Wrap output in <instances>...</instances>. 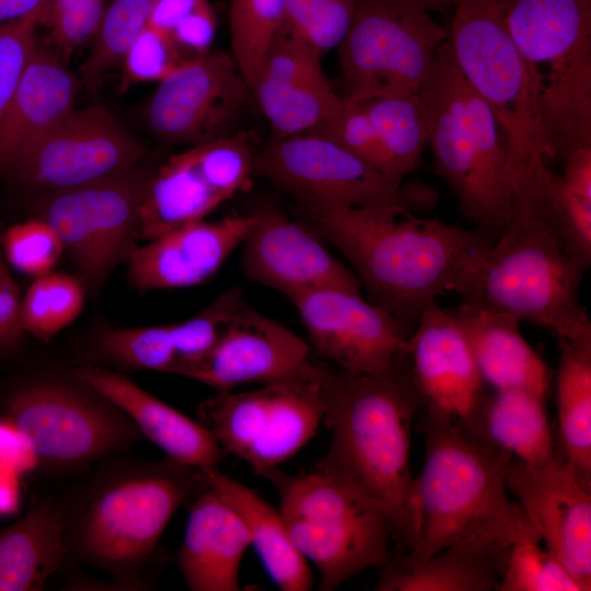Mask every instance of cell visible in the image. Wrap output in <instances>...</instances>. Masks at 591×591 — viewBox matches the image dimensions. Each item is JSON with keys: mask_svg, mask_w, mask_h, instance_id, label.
Returning <instances> with one entry per match:
<instances>
[{"mask_svg": "<svg viewBox=\"0 0 591 591\" xmlns=\"http://www.w3.org/2000/svg\"><path fill=\"white\" fill-rule=\"evenodd\" d=\"M301 204L304 223L341 252L369 301L409 335L424 311L453 291L472 257L494 242L476 228L419 218L401 207Z\"/></svg>", "mask_w": 591, "mask_h": 591, "instance_id": "cell-1", "label": "cell"}, {"mask_svg": "<svg viewBox=\"0 0 591 591\" xmlns=\"http://www.w3.org/2000/svg\"><path fill=\"white\" fill-rule=\"evenodd\" d=\"M540 161L513 185L505 231L468 262L453 291L463 302L531 321L557 339H591V321L579 300L589 268L563 241Z\"/></svg>", "mask_w": 591, "mask_h": 591, "instance_id": "cell-2", "label": "cell"}, {"mask_svg": "<svg viewBox=\"0 0 591 591\" xmlns=\"http://www.w3.org/2000/svg\"><path fill=\"white\" fill-rule=\"evenodd\" d=\"M209 486L201 468L172 457L105 460L62 497L68 558L143 589L144 571L178 508Z\"/></svg>", "mask_w": 591, "mask_h": 591, "instance_id": "cell-3", "label": "cell"}, {"mask_svg": "<svg viewBox=\"0 0 591 591\" xmlns=\"http://www.w3.org/2000/svg\"><path fill=\"white\" fill-rule=\"evenodd\" d=\"M323 386V422L332 439L322 463L389 513L403 554L414 534L410 434L422 406L408 354L379 374L324 361Z\"/></svg>", "mask_w": 591, "mask_h": 591, "instance_id": "cell-4", "label": "cell"}, {"mask_svg": "<svg viewBox=\"0 0 591 591\" xmlns=\"http://www.w3.org/2000/svg\"><path fill=\"white\" fill-rule=\"evenodd\" d=\"M416 417L425 461L413 485V542L389 563L413 567L449 545L475 538L540 543L521 505L507 496L512 454L470 440L453 418L421 408Z\"/></svg>", "mask_w": 591, "mask_h": 591, "instance_id": "cell-5", "label": "cell"}, {"mask_svg": "<svg viewBox=\"0 0 591 591\" xmlns=\"http://www.w3.org/2000/svg\"><path fill=\"white\" fill-rule=\"evenodd\" d=\"M418 97L436 174L453 193L462 216L495 241L511 212L510 160L494 113L457 68L449 38Z\"/></svg>", "mask_w": 591, "mask_h": 591, "instance_id": "cell-6", "label": "cell"}, {"mask_svg": "<svg viewBox=\"0 0 591 591\" xmlns=\"http://www.w3.org/2000/svg\"><path fill=\"white\" fill-rule=\"evenodd\" d=\"M537 86L554 159L591 146V0H494Z\"/></svg>", "mask_w": 591, "mask_h": 591, "instance_id": "cell-7", "label": "cell"}, {"mask_svg": "<svg viewBox=\"0 0 591 591\" xmlns=\"http://www.w3.org/2000/svg\"><path fill=\"white\" fill-rule=\"evenodd\" d=\"M266 476L277 487L289 535L320 575L318 589L332 591L357 573L384 566L394 526L389 513L322 462L312 471Z\"/></svg>", "mask_w": 591, "mask_h": 591, "instance_id": "cell-8", "label": "cell"}, {"mask_svg": "<svg viewBox=\"0 0 591 591\" xmlns=\"http://www.w3.org/2000/svg\"><path fill=\"white\" fill-rule=\"evenodd\" d=\"M1 418L34 453L37 467L76 473L131 450L142 434L114 403L76 376L47 374L14 386Z\"/></svg>", "mask_w": 591, "mask_h": 591, "instance_id": "cell-9", "label": "cell"}, {"mask_svg": "<svg viewBox=\"0 0 591 591\" xmlns=\"http://www.w3.org/2000/svg\"><path fill=\"white\" fill-rule=\"evenodd\" d=\"M453 7L454 61L500 126L514 184L537 162L554 159L537 86L494 0H457Z\"/></svg>", "mask_w": 591, "mask_h": 591, "instance_id": "cell-10", "label": "cell"}, {"mask_svg": "<svg viewBox=\"0 0 591 591\" xmlns=\"http://www.w3.org/2000/svg\"><path fill=\"white\" fill-rule=\"evenodd\" d=\"M324 362L310 357L292 372L260 387L222 391L198 407V421L223 452L266 475L296 455L324 416Z\"/></svg>", "mask_w": 591, "mask_h": 591, "instance_id": "cell-11", "label": "cell"}, {"mask_svg": "<svg viewBox=\"0 0 591 591\" xmlns=\"http://www.w3.org/2000/svg\"><path fill=\"white\" fill-rule=\"evenodd\" d=\"M449 31L410 0H357L337 47L345 99L362 102L418 93Z\"/></svg>", "mask_w": 591, "mask_h": 591, "instance_id": "cell-12", "label": "cell"}, {"mask_svg": "<svg viewBox=\"0 0 591 591\" xmlns=\"http://www.w3.org/2000/svg\"><path fill=\"white\" fill-rule=\"evenodd\" d=\"M254 174L305 202L401 207L415 212L431 209L438 200L437 193L427 185L419 182L395 185L341 146L315 134L275 138L256 151Z\"/></svg>", "mask_w": 591, "mask_h": 591, "instance_id": "cell-13", "label": "cell"}, {"mask_svg": "<svg viewBox=\"0 0 591 591\" xmlns=\"http://www.w3.org/2000/svg\"><path fill=\"white\" fill-rule=\"evenodd\" d=\"M147 172L134 169L89 185L43 194L37 217L56 232L85 289L99 291L137 245Z\"/></svg>", "mask_w": 591, "mask_h": 591, "instance_id": "cell-14", "label": "cell"}, {"mask_svg": "<svg viewBox=\"0 0 591 591\" xmlns=\"http://www.w3.org/2000/svg\"><path fill=\"white\" fill-rule=\"evenodd\" d=\"M256 147L250 132L192 146L147 172L139 205L138 240L204 220L244 190L254 174Z\"/></svg>", "mask_w": 591, "mask_h": 591, "instance_id": "cell-15", "label": "cell"}, {"mask_svg": "<svg viewBox=\"0 0 591 591\" xmlns=\"http://www.w3.org/2000/svg\"><path fill=\"white\" fill-rule=\"evenodd\" d=\"M142 143L101 107L72 108L10 172L40 195L89 185L137 167Z\"/></svg>", "mask_w": 591, "mask_h": 591, "instance_id": "cell-16", "label": "cell"}, {"mask_svg": "<svg viewBox=\"0 0 591 591\" xmlns=\"http://www.w3.org/2000/svg\"><path fill=\"white\" fill-rule=\"evenodd\" d=\"M250 86L232 55L207 51L158 82L146 107L148 128L162 140L192 146L234 130Z\"/></svg>", "mask_w": 591, "mask_h": 591, "instance_id": "cell-17", "label": "cell"}, {"mask_svg": "<svg viewBox=\"0 0 591 591\" xmlns=\"http://www.w3.org/2000/svg\"><path fill=\"white\" fill-rule=\"evenodd\" d=\"M315 352L331 366L379 374L407 352L409 334L360 291L318 288L290 299Z\"/></svg>", "mask_w": 591, "mask_h": 591, "instance_id": "cell-18", "label": "cell"}, {"mask_svg": "<svg viewBox=\"0 0 591 591\" xmlns=\"http://www.w3.org/2000/svg\"><path fill=\"white\" fill-rule=\"evenodd\" d=\"M506 485L541 541L579 583L591 589V489L561 453L541 464L511 457Z\"/></svg>", "mask_w": 591, "mask_h": 591, "instance_id": "cell-19", "label": "cell"}, {"mask_svg": "<svg viewBox=\"0 0 591 591\" xmlns=\"http://www.w3.org/2000/svg\"><path fill=\"white\" fill-rule=\"evenodd\" d=\"M254 217L242 243V269L250 280L289 300L318 288L360 291L354 271L334 257L305 223L275 209L260 210Z\"/></svg>", "mask_w": 591, "mask_h": 591, "instance_id": "cell-20", "label": "cell"}, {"mask_svg": "<svg viewBox=\"0 0 591 591\" xmlns=\"http://www.w3.org/2000/svg\"><path fill=\"white\" fill-rule=\"evenodd\" d=\"M310 357V346L245 301L224 325L207 357L186 378L231 391L237 385L283 376Z\"/></svg>", "mask_w": 591, "mask_h": 591, "instance_id": "cell-21", "label": "cell"}, {"mask_svg": "<svg viewBox=\"0 0 591 591\" xmlns=\"http://www.w3.org/2000/svg\"><path fill=\"white\" fill-rule=\"evenodd\" d=\"M254 220V213L204 219L137 244L126 260L131 286L149 291L206 282L242 245Z\"/></svg>", "mask_w": 591, "mask_h": 591, "instance_id": "cell-22", "label": "cell"}, {"mask_svg": "<svg viewBox=\"0 0 591 591\" xmlns=\"http://www.w3.org/2000/svg\"><path fill=\"white\" fill-rule=\"evenodd\" d=\"M322 57L288 36L276 34L251 89L275 138L311 132L341 105L322 68Z\"/></svg>", "mask_w": 591, "mask_h": 591, "instance_id": "cell-23", "label": "cell"}, {"mask_svg": "<svg viewBox=\"0 0 591 591\" xmlns=\"http://www.w3.org/2000/svg\"><path fill=\"white\" fill-rule=\"evenodd\" d=\"M407 354L426 412L455 420L485 386L460 324L450 309L437 302L421 314Z\"/></svg>", "mask_w": 591, "mask_h": 591, "instance_id": "cell-24", "label": "cell"}, {"mask_svg": "<svg viewBox=\"0 0 591 591\" xmlns=\"http://www.w3.org/2000/svg\"><path fill=\"white\" fill-rule=\"evenodd\" d=\"M71 371L118 406L166 456L201 470L217 467L223 451L199 421L141 389L121 372L92 363Z\"/></svg>", "mask_w": 591, "mask_h": 591, "instance_id": "cell-25", "label": "cell"}, {"mask_svg": "<svg viewBox=\"0 0 591 591\" xmlns=\"http://www.w3.org/2000/svg\"><path fill=\"white\" fill-rule=\"evenodd\" d=\"M250 545L239 514L208 486L190 502L177 554L186 586L193 591L240 590V566Z\"/></svg>", "mask_w": 591, "mask_h": 591, "instance_id": "cell-26", "label": "cell"}, {"mask_svg": "<svg viewBox=\"0 0 591 591\" xmlns=\"http://www.w3.org/2000/svg\"><path fill=\"white\" fill-rule=\"evenodd\" d=\"M81 82L53 50L39 42L0 123V173L72 108Z\"/></svg>", "mask_w": 591, "mask_h": 591, "instance_id": "cell-27", "label": "cell"}, {"mask_svg": "<svg viewBox=\"0 0 591 591\" xmlns=\"http://www.w3.org/2000/svg\"><path fill=\"white\" fill-rule=\"evenodd\" d=\"M450 310L468 341L486 386L525 390L546 398L551 370L522 336L521 320L466 302Z\"/></svg>", "mask_w": 591, "mask_h": 591, "instance_id": "cell-28", "label": "cell"}, {"mask_svg": "<svg viewBox=\"0 0 591 591\" xmlns=\"http://www.w3.org/2000/svg\"><path fill=\"white\" fill-rule=\"evenodd\" d=\"M454 421L470 440L507 451L532 465L551 460L558 449L545 398L525 390L485 385L467 412Z\"/></svg>", "mask_w": 591, "mask_h": 591, "instance_id": "cell-29", "label": "cell"}, {"mask_svg": "<svg viewBox=\"0 0 591 591\" xmlns=\"http://www.w3.org/2000/svg\"><path fill=\"white\" fill-rule=\"evenodd\" d=\"M68 558L62 498L38 501L0 531V591H38Z\"/></svg>", "mask_w": 591, "mask_h": 591, "instance_id": "cell-30", "label": "cell"}, {"mask_svg": "<svg viewBox=\"0 0 591 591\" xmlns=\"http://www.w3.org/2000/svg\"><path fill=\"white\" fill-rule=\"evenodd\" d=\"M512 545L485 537L449 545L427 560L399 567L382 566L378 591H493L497 590Z\"/></svg>", "mask_w": 591, "mask_h": 591, "instance_id": "cell-31", "label": "cell"}, {"mask_svg": "<svg viewBox=\"0 0 591 591\" xmlns=\"http://www.w3.org/2000/svg\"><path fill=\"white\" fill-rule=\"evenodd\" d=\"M209 486L239 514L268 575L282 591H308L313 579L294 546L279 509L217 467L204 470Z\"/></svg>", "mask_w": 591, "mask_h": 591, "instance_id": "cell-32", "label": "cell"}, {"mask_svg": "<svg viewBox=\"0 0 591 591\" xmlns=\"http://www.w3.org/2000/svg\"><path fill=\"white\" fill-rule=\"evenodd\" d=\"M557 340L556 440L581 483L591 489V339Z\"/></svg>", "mask_w": 591, "mask_h": 591, "instance_id": "cell-33", "label": "cell"}, {"mask_svg": "<svg viewBox=\"0 0 591 591\" xmlns=\"http://www.w3.org/2000/svg\"><path fill=\"white\" fill-rule=\"evenodd\" d=\"M379 136L390 165V178L402 185L417 170L427 141L418 93L412 96H385L359 102Z\"/></svg>", "mask_w": 591, "mask_h": 591, "instance_id": "cell-34", "label": "cell"}, {"mask_svg": "<svg viewBox=\"0 0 591 591\" xmlns=\"http://www.w3.org/2000/svg\"><path fill=\"white\" fill-rule=\"evenodd\" d=\"M155 0H113L107 4L92 49L81 66L80 82L99 89L105 76L121 66L129 47L146 27Z\"/></svg>", "mask_w": 591, "mask_h": 591, "instance_id": "cell-35", "label": "cell"}, {"mask_svg": "<svg viewBox=\"0 0 591 591\" xmlns=\"http://www.w3.org/2000/svg\"><path fill=\"white\" fill-rule=\"evenodd\" d=\"M94 352L100 361L124 370L176 375L178 368L171 324L106 328L97 335Z\"/></svg>", "mask_w": 591, "mask_h": 591, "instance_id": "cell-36", "label": "cell"}, {"mask_svg": "<svg viewBox=\"0 0 591 591\" xmlns=\"http://www.w3.org/2000/svg\"><path fill=\"white\" fill-rule=\"evenodd\" d=\"M85 287L79 277L53 274L35 278L21 300L25 333L51 340L82 311Z\"/></svg>", "mask_w": 591, "mask_h": 591, "instance_id": "cell-37", "label": "cell"}, {"mask_svg": "<svg viewBox=\"0 0 591 591\" xmlns=\"http://www.w3.org/2000/svg\"><path fill=\"white\" fill-rule=\"evenodd\" d=\"M288 0H232V57L252 89L263 59L276 36Z\"/></svg>", "mask_w": 591, "mask_h": 591, "instance_id": "cell-38", "label": "cell"}, {"mask_svg": "<svg viewBox=\"0 0 591 591\" xmlns=\"http://www.w3.org/2000/svg\"><path fill=\"white\" fill-rule=\"evenodd\" d=\"M357 0H288L277 34L323 56L346 37Z\"/></svg>", "mask_w": 591, "mask_h": 591, "instance_id": "cell-39", "label": "cell"}, {"mask_svg": "<svg viewBox=\"0 0 591 591\" xmlns=\"http://www.w3.org/2000/svg\"><path fill=\"white\" fill-rule=\"evenodd\" d=\"M497 591H582L563 564L537 542L512 545Z\"/></svg>", "mask_w": 591, "mask_h": 591, "instance_id": "cell-40", "label": "cell"}, {"mask_svg": "<svg viewBox=\"0 0 591 591\" xmlns=\"http://www.w3.org/2000/svg\"><path fill=\"white\" fill-rule=\"evenodd\" d=\"M1 245L7 262L34 279L51 273L65 251L54 229L40 218L10 227Z\"/></svg>", "mask_w": 591, "mask_h": 591, "instance_id": "cell-41", "label": "cell"}, {"mask_svg": "<svg viewBox=\"0 0 591 591\" xmlns=\"http://www.w3.org/2000/svg\"><path fill=\"white\" fill-rule=\"evenodd\" d=\"M306 134H315L333 140L391 181L386 154L372 121L359 102L344 97L333 117L317 129Z\"/></svg>", "mask_w": 591, "mask_h": 591, "instance_id": "cell-42", "label": "cell"}, {"mask_svg": "<svg viewBox=\"0 0 591 591\" xmlns=\"http://www.w3.org/2000/svg\"><path fill=\"white\" fill-rule=\"evenodd\" d=\"M189 59L170 34L147 24L124 57V83L159 82Z\"/></svg>", "mask_w": 591, "mask_h": 591, "instance_id": "cell-43", "label": "cell"}, {"mask_svg": "<svg viewBox=\"0 0 591 591\" xmlns=\"http://www.w3.org/2000/svg\"><path fill=\"white\" fill-rule=\"evenodd\" d=\"M38 12L0 25V123L38 44Z\"/></svg>", "mask_w": 591, "mask_h": 591, "instance_id": "cell-44", "label": "cell"}, {"mask_svg": "<svg viewBox=\"0 0 591 591\" xmlns=\"http://www.w3.org/2000/svg\"><path fill=\"white\" fill-rule=\"evenodd\" d=\"M106 0H84L58 15L48 26L50 37L62 54L94 40L106 10Z\"/></svg>", "mask_w": 591, "mask_h": 591, "instance_id": "cell-45", "label": "cell"}, {"mask_svg": "<svg viewBox=\"0 0 591 591\" xmlns=\"http://www.w3.org/2000/svg\"><path fill=\"white\" fill-rule=\"evenodd\" d=\"M217 32V18L207 1L186 15L172 31V38L188 58L209 51Z\"/></svg>", "mask_w": 591, "mask_h": 591, "instance_id": "cell-46", "label": "cell"}, {"mask_svg": "<svg viewBox=\"0 0 591 591\" xmlns=\"http://www.w3.org/2000/svg\"><path fill=\"white\" fill-rule=\"evenodd\" d=\"M21 300L15 280L4 262L0 263V351L12 350L23 340Z\"/></svg>", "mask_w": 591, "mask_h": 591, "instance_id": "cell-47", "label": "cell"}, {"mask_svg": "<svg viewBox=\"0 0 591 591\" xmlns=\"http://www.w3.org/2000/svg\"><path fill=\"white\" fill-rule=\"evenodd\" d=\"M0 462L19 474L37 467V461L27 442L5 419H0Z\"/></svg>", "mask_w": 591, "mask_h": 591, "instance_id": "cell-48", "label": "cell"}, {"mask_svg": "<svg viewBox=\"0 0 591 591\" xmlns=\"http://www.w3.org/2000/svg\"><path fill=\"white\" fill-rule=\"evenodd\" d=\"M206 2L207 0H155L147 24L171 35L186 15Z\"/></svg>", "mask_w": 591, "mask_h": 591, "instance_id": "cell-49", "label": "cell"}, {"mask_svg": "<svg viewBox=\"0 0 591 591\" xmlns=\"http://www.w3.org/2000/svg\"><path fill=\"white\" fill-rule=\"evenodd\" d=\"M18 474L15 470L0 462V513L11 512L18 506Z\"/></svg>", "mask_w": 591, "mask_h": 591, "instance_id": "cell-50", "label": "cell"}, {"mask_svg": "<svg viewBox=\"0 0 591 591\" xmlns=\"http://www.w3.org/2000/svg\"><path fill=\"white\" fill-rule=\"evenodd\" d=\"M45 0H0V25L39 12Z\"/></svg>", "mask_w": 591, "mask_h": 591, "instance_id": "cell-51", "label": "cell"}, {"mask_svg": "<svg viewBox=\"0 0 591 591\" xmlns=\"http://www.w3.org/2000/svg\"><path fill=\"white\" fill-rule=\"evenodd\" d=\"M84 0H45L37 21L38 25L48 26L58 15Z\"/></svg>", "mask_w": 591, "mask_h": 591, "instance_id": "cell-52", "label": "cell"}, {"mask_svg": "<svg viewBox=\"0 0 591 591\" xmlns=\"http://www.w3.org/2000/svg\"><path fill=\"white\" fill-rule=\"evenodd\" d=\"M424 9L430 10H442L450 5H454L457 0H410Z\"/></svg>", "mask_w": 591, "mask_h": 591, "instance_id": "cell-53", "label": "cell"}, {"mask_svg": "<svg viewBox=\"0 0 591 591\" xmlns=\"http://www.w3.org/2000/svg\"><path fill=\"white\" fill-rule=\"evenodd\" d=\"M4 262L3 258V252H2V245H1V236H0V263Z\"/></svg>", "mask_w": 591, "mask_h": 591, "instance_id": "cell-54", "label": "cell"}]
</instances>
